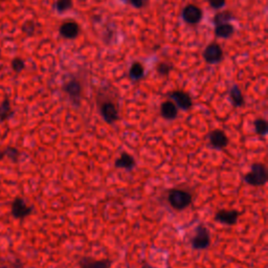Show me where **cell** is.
Wrapping results in <instances>:
<instances>
[{
	"mask_svg": "<svg viewBox=\"0 0 268 268\" xmlns=\"http://www.w3.org/2000/svg\"><path fill=\"white\" fill-rule=\"evenodd\" d=\"M114 167L116 169H124L127 171L133 170L136 167V161L132 155L127 152H123L119 158L115 159Z\"/></svg>",
	"mask_w": 268,
	"mask_h": 268,
	"instance_id": "4fadbf2b",
	"label": "cell"
},
{
	"mask_svg": "<svg viewBox=\"0 0 268 268\" xmlns=\"http://www.w3.org/2000/svg\"><path fill=\"white\" fill-rule=\"evenodd\" d=\"M79 1H85V0H79Z\"/></svg>",
	"mask_w": 268,
	"mask_h": 268,
	"instance_id": "f546056e",
	"label": "cell"
},
{
	"mask_svg": "<svg viewBox=\"0 0 268 268\" xmlns=\"http://www.w3.org/2000/svg\"><path fill=\"white\" fill-rule=\"evenodd\" d=\"M123 1H127V0H123Z\"/></svg>",
	"mask_w": 268,
	"mask_h": 268,
	"instance_id": "4dcf8cb0",
	"label": "cell"
},
{
	"mask_svg": "<svg viewBox=\"0 0 268 268\" xmlns=\"http://www.w3.org/2000/svg\"><path fill=\"white\" fill-rule=\"evenodd\" d=\"M99 109H100V113L102 115L103 120L107 124H114L120 120V111H119V107L116 106L115 103H113L112 100H103L102 103H99Z\"/></svg>",
	"mask_w": 268,
	"mask_h": 268,
	"instance_id": "277c9868",
	"label": "cell"
},
{
	"mask_svg": "<svg viewBox=\"0 0 268 268\" xmlns=\"http://www.w3.org/2000/svg\"><path fill=\"white\" fill-rule=\"evenodd\" d=\"M11 66H12V69L15 72L19 73V72L23 71V69L25 68V61L23 60L22 58H20V57H16V58H14L13 60H12Z\"/></svg>",
	"mask_w": 268,
	"mask_h": 268,
	"instance_id": "d4e9b609",
	"label": "cell"
},
{
	"mask_svg": "<svg viewBox=\"0 0 268 268\" xmlns=\"http://www.w3.org/2000/svg\"><path fill=\"white\" fill-rule=\"evenodd\" d=\"M211 245V234L203 223H199L191 239V246L195 250H203Z\"/></svg>",
	"mask_w": 268,
	"mask_h": 268,
	"instance_id": "3957f363",
	"label": "cell"
},
{
	"mask_svg": "<svg viewBox=\"0 0 268 268\" xmlns=\"http://www.w3.org/2000/svg\"><path fill=\"white\" fill-rule=\"evenodd\" d=\"M127 2L136 8H142L149 3V0H127Z\"/></svg>",
	"mask_w": 268,
	"mask_h": 268,
	"instance_id": "4316f807",
	"label": "cell"
},
{
	"mask_svg": "<svg viewBox=\"0 0 268 268\" xmlns=\"http://www.w3.org/2000/svg\"><path fill=\"white\" fill-rule=\"evenodd\" d=\"M207 139L209 147L215 150H223L230 144L228 135L220 129H215L209 132L207 134Z\"/></svg>",
	"mask_w": 268,
	"mask_h": 268,
	"instance_id": "5b68a950",
	"label": "cell"
},
{
	"mask_svg": "<svg viewBox=\"0 0 268 268\" xmlns=\"http://www.w3.org/2000/svg\"><path fill=\"white\" fill-rule=\"evenodd\" d=\"M203 58L208 64H217L222 60L223 50L218 43H212L204 49Z\"/></svg>",
	"mask_w": 268,
	"mask_h": 268,
	"instance_id": "30bf717a",
	"label": "cell"
},
{
	"mask_svg": "<svg viewBox=\"0 0 268 268\" xmlns=\"http://www.w3.org/2000/svg\"><path fill=\"white\" fill-rule=\"evenodd\" d=\"M169 97L174 100L175 105L182 110H190L193 106V100L191 96L186 91L174 90L169 94Z\"/></svg>",
	"mask_w": 268,
	"mask_h": 268,
	"instance_id": "9c48e42d",
	"label": "cell"
},
{
	"mask_svg": "<svg viewBox=\"0 0 268 268\" xmlns=\"http://www.w3.org/2000/svg\"><path fill=\"white\" fill-rule=\"evenodd\" d=\"M33 212V206L25 202L21 197H17L12 203V215L17 219H24Z\"/></svg>",
	"mask_w": 268,
	"mask_h": 268,
	"instance_id": "ba28073f",
	"label": "cell"
},
{
	"mask_svg": "<svg viewBox=\"0 0 268 268\" xmlns=\"http://www.w3.org/2000/svg\"><path fill=\"white\" fill-rule=\"evenodd\" d=\"M173 69V65L169 62H162L159 63L156 67L157 73L159 75H163V77H166V75H169L171 70Z\"/></svg>",
	"mask_w": 268,
	"mask_h": 268,
	"instance_id": "603a6c76",
	"label": "cell"
},
{
	"mask_svg": "<svg viewBox=\"0 0 268 268\" xmlns=\"http://www.w3.org/2000/svg\"><path fill=\"white\" fill-rule=\"evenodd\" d=\"M208 3L215 10H218V8H221L225 5L226 0H208Z\"/></svg>",
	"mask_w": 268,
	"mask_h": 268,
	"instance_id": "83f0119b",
	"label": "cell"
},
{
	"mask_svg": "<svg viewBox=\"0 0 268 268\" xmlns=\"http://www.w3.org/2000/svg\"><path fill=\"white\" fill-rule=\"evenodd\" d=\"M202 16H203V13L202 11H201V8H199L197 5H194V4L187 5L182 11L183 20L192 25L199 23L201 19H202Z\"/></svg>",
	"mask_w": 268,
	"mask_h": 268,
	"instance_id": "8fae6325",
	"label": "cell"
},
{
	"mask_svg": "<svg viewBox=\"0 0 268 268\" xmlns=\"http://www.w3.org/2000/svg\"><path fill=\"white\" fill-rule=\"evenodd\" d=\"M234 32V28L229 22L218 24L215 27V35L219 38H230Z\"/></svg>",
	"mask_w": 268,
	"mask_h": 268,
	"instance_id": "e0dca14e",
	"label": "cell"
},
{
	"mask_svg": "<svg viewBox=\"0 0 268 268\" xmlns=\"http://www.w3.org/2000/svg\"><path fill=\"white\" fill-rule=\"evenodd\" d=\"M112 263L109 259L96 260L90 257H84L80 260L79 268H110Z\"/></svg>",
	"mask_w": 268,
	"mask_h": 268,
	"instance_id": "7c38bea8",
	"label": "cell"
},
{
	"mask_svg": "<svg viewBox=\"0 0 268 268\" xmlns=\"http://www.w3.org/2000/svg\"><path fill=\"white\" fill-rule=\"evenodd\" d=\"M2 156H6L11 159L13 162H17L19 158V151L18 149H16L14 147H6L1 153H0V157Z\"/></svg>",
	"mask_w": 268,
	"mask_h": 268,
	"instance_id": "7402d4cb",
	"label": "cell"
},
{
	"mask_svg": "<svg viewBox=\"0 0 268 268\" xmlns=\"http://www.w3.org/2000/svg\"><path fill=\"white\" fill-rule=\"evenodd\" d=\"M161 115L167 121H174L178 115V108L172 100H165L161 106Z\"/></svg>",
	"mask_w": 268,
	"mask_h": 268,
	"instance_id": "5bb4252c",
	"label": "cell"
},
{
	"mask_svg": "<svg viewBox=\"0 0 268 268\" xmlns=\"http://www.w3.org/2000/svg\"><path fill=\"white\" fill-rule=\"evenodd\" d=\"M35 30H36V24L33 21H28L22 25V32L24 34H27L28 36H32L33 34L35 33Z\"/></svg>",
	"mask_w": 268,
	"mask_h": 268,
	"instance_id": "484cf974",
	"label": "cell"
},
{
	"mask_svg": "<svg viewBox=\"0 0 268 268\" xmlns=\"http://www.w3.org/2000/svg\"><path fill=\"white\" fill-rule=\"evenodd\" d=\"M72 0H57L56 8L59 13H64L72 7Z\"/></svg>",
	"mask_w": 268,
	"mask_h": 268,
	"instance_id": "cb8c5ba5",
	"label": "cell"
},
{
	"mask_svg": "<svg viewBox=\"0 0 268 268\" xmlns=\"http://www.w3.org/2000/svg\"><path fill=\"white\" fill-rule=\"evenodd\" d=\"M243 180L251 187H263L268 180V173L265 165L255 163L251 165L250 171L243 176Z\"/></svg>",
	"mask_w": 268,
	"mask_h": 268,
	"instance_id": "7a4b0ae2",
	"label": "cell"
},
{
	"mask_svg": "<svg viewBox=\"0 0 268 268\" xmlns=\"http://www.w3.org/2000/svg\"><path fill=\"white\" fill-rule=\"evenodd\" d=\"M233 19H234V16L229 11H224L221 13H218L215 16L214 23H215V25H218V24H221V23L229 22L230 20H233Z\"/></svg>",
	"mask_w": 268,
	"mask_h": 268,
	"instance_id": "44dd1931",
	"label": "cell"
},
{
	"mask_svg": "<svg viewBox=\"0 0 268 268\" xmlns=\"http://www.w3.org/2000/svg\"><path fill=\"white\" fill-rule=\"evenodd\" d=\"M8 268H23V265L20 262H16V263H12L10 266H8Z\"/></svg>",
	"mask_w": 268,
	"mask_h": 268,
	"instance_id": "f1b7e54d",
	"label": "cell"
},
{
	"mask_svg": "<svg viewBox=\"0 0 268 268\" xmlns=\"http://www.w3.org/2000/svg\"><path fill=\"white\" fill-rule=\"evenodd\" d=\"M63 90L74 105H79L82 98V85L78 80H70L64 84Z\"/></svg>",
	"mask_w": 268,
	"mask_h": 268,
	"instance_id": "52a82bcc",
	"label": "cell"
},
{
	"mask_svg": "<svg viewBox=\"0 0 268 268\" xmlns=\"http://www.w3.org/2000/svg\"><path fill=\"white\" fill-rule=\"evenodd\" d=\"M59 32H60V35L65 39H74L79 36L80 28L78 23L69 21L63 23Z\"/></svg>",
	"mask_w": 268,
	"mask_h": 268,
	"instance_id": "9a60e30c",
	"label": "cell"
},
{
	"mask_svg": "<svg viewBox=\"0 0 268 268\" xmlns=\"http://www.w3.org/2000/svg\"><path fill=\"white\" fill-rule=\"evenodd\" d=\"M230 99H231V102L234 107L238 108V107H242L243 105H244V103H245L244 97H243L242 91L237 84H234V85L231 88Z\"/></svg>",
	"mask_w": 268,
	"mask_h": 268,
	"instance_id": "2e32d148",
	"label": "cell"
},
{
	"mask_svg": "<svg viewBox=\"0 0 268 268\" xmlns=\"http://www.w3.org/2000/svg\"><path fill=\"white\" fill-rule=\"evenodd\" d=\"M168 201L169 204L175 211H183L192 204L193 195L189 191L174 188L168 193Z\"/></svg>",
	"mask_w": 268,
	"mask_h": 268,
	"instance_id": "6da1fadb",
	"label": "cell"
},
{
	"mask_svg": "<svg viewBox=\"0 0 268 268\" xmlns=\"http://www.w3.org/2000/svg\"><path fill=\"white\" fill-rule=\"evenodd\" d=\"M254 126H255L256 133L258 134L259 136L264 137V136L267 135V133H268V124H267L266 120L262 119V117H259V119L255 120Z\"/></svg>",
	"mask_w": 268,
	"mask_h": 268,
	"instance_id": "ffe728a7",
	"label": "cell"
},
{
	"mask_svg": "<svg viewBox=\"0 0 268 268\" xmlns=\"http://www.w3.org/2000/svg\"><path fill=\"white\" fill-rule=\"evenodd\" d=\"M13 115V110L11 107V102L10 100L5 98L2 103L0 104V121H6L7 119Z\"/></svg>",
	"mask_w": 268,
	"mask_h": 268,
	"instance_id": "ac0fdd59",
	"label": "cell"
},
{
	"mask_svg": "<svg viewBox=\"0 0 268 268\" xmlns=\"http://www.w3.org/2000/svg\"><path fill=\"white\" fill-rule=\"evenodd\" d=\"M239 217L240 213L237 209H220L215 214L214 219L218 223L232 226L238 222Z\"/></svg>",
	"mask_w": 268,
	"mask_h": 268,
	"instance_id": "8992f818",
	"label": "cell"
},
{
	"mask_svg": "<svg viewBox=\"0 0 268 268\" xmlns=\"http://www.w3.org/2000/svg\"><path fill=\"white\" fill-rule=\"evenodd\" d=\"M144 74H145V68L139 62H135L131 65L130 70H129V75L133 81L140 80L142 77H144Z\"/></svg>",
	"mask_w": 268,
	"mask_h": 268,
	"instance_id": "d6986e66",
	"label": "cell"
}]
</instances>
